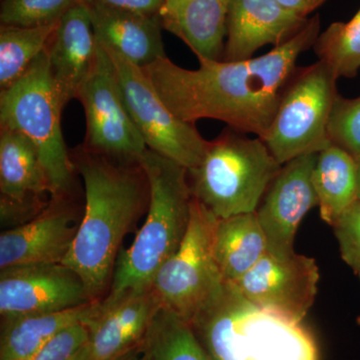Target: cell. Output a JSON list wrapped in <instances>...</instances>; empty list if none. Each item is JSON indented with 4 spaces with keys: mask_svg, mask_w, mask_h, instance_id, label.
Returning a JSON list of instances; mask_svg holds the SVG:
<instances>
[{
    "mask_svg": "<svg viewBox=\"0 0 360 360\" xmlns=\"http://www.w3.org/2000/svg\"><path fill=\"white\" fill-rule=\"evenodd\" d=\"M319 16L310 18L292 39L245 60H198L186 70L161 58L142 70L165 105L182 122L203 118L264 139L276 116L281 94L303 52L321 34Z\"/></svg>",
    "mask_w": 360,
    "mask_h": 360,
    "instance_id": "obj_1",
    "label": "cell"
},
{
    "mask_svg": "<svg viewBox=\"0 0 360 360\" xmlns=\"http://www.w3.org/2000/svg\"><path fill=\"white\" fill-rule=\"evenodd\" d=\"M85 191L84 217L63 264L84 281L92 300H103L112 281L117 253L149 201L139 163L120 162L84 148L75 156Z\"/></svg>",
    "mask_w": 360,
    "mask_h": 360,
    "instance_id": "obj_2",
    "label": "cell"
},
{
    "mask_svg": "<svg viewBox=\"0 0 360 360\" xmlns=\"http://www.w3.org/2000/svg\"><path fill=\"white\" fill-rule=\"evenodd\" d=\"M139 165L148 182V212L134 243L117 258L106 300L151 288L158 270L179 250L191 219L186 168L148 148Z\"/></svg>",
    "mask_w": 360,
    "mask_h": 360,
    "instance_id": "obj_3",
    "label": "cell"
},
{
    "mask_svg": "<svg viewBox=\"0 0 360 360\" xmlns=\"http://www.w3.org/2000/svg\"><path fill=\"white\" fill-rule=\"evenodd\" d=\"M281 167L259 137L227 127L208 141L200 165L187 172L193 198L226 219L257 212Z\"/></svg>",
    "mask_w": 360,
    "mask_h": 360,
    "instance_id": "obj_4",
    "label": "cell"
},
{
    "mask_svg": "<svg viewBox=\"0 0 360 360\" xmlns=\"http://www.w3.org/2000/svg\"><path fill=\"white\" fill-rule=\"evenodd\" d=\"M61 103L49 72L46 51L15 84L0 92V127L25 135L39 153L51 198H70L72 160L61 130Z\"/></svg>",
    "mask_w": 360,
    "mask_h": 360,
    "instance_id": "obj_5",
    "label": "cell"
},
{
    "mask_svg": "<svg viewBox=\"0 0 360 360\" xmlns=\"http://www.w3.org/2000/svg\"><path fill=\"white\" fill-rule=\"evenodd\" d=\"M336 82L335 73L321 61L296 66L262 139L281 165L330 146L328 124L338 96Z\"/></svg>",
    "mask_w": 360,
    "mask_h": 360,
    "instance_id": "obj_6",
    "label": "cell"
},
{
    "mask_svg": "<svg viewBox=\"0 0 360 360\" xmlns=\"http://www.w3.org/2000/svg\"><path fill=\"white\" fill-rule=\"evenodd\" d=\"M217 221L219 217L193 196L186 236L151 284L161 307L187 322L219 295L226 283L213 250Z\"/></svg>",
    "mask_w": 360,
    "mask_h": 360,
    "instance_id": "obj_7",
    "label": "cell"
},
{
    "mask_svg": "<svg viewBox=\"0 0 360 360\" xmlns=\"http://www.w3.org/2000/svg\"><path fill=\"white\" fill-rule=\"evenodd\" d=\"M104 49L112 60L125 105L146 148L187 170L198 167L208 141L201 136L195 124L182 122L169 110L141 68Z\"/></svg>",
    "mask_w": 360,
    "mask_h": 360,
    "instance_id": "obj_8",
    "label": "cell"
},
{
    "mask_svg": "<svg viewBox=\"0 0 360 360\" xmlns=\"http://www.w3.org/2000/svg\"><path fill=\"white\" fill-rule=\"evenodd\" d=\"M77 99L86 120L82 148L120 162L139 163L148 148L125 105L112 60L99 42L96 63Z\"/></svg>",
    "mask_w": 360,
    "mask_h": 360,
    "instance_id": "obj_9",
    "label": "cell"
},
{
    "mask_svg": "<svg viewBox=\"0 0 360 360\" xmlns=\"http://www.w3.org/2000/svg\"><path fill=\"white\" fill-rule=\"evenodd\" d=\"M319 269L314 258L277 257L267 251L236 285L257 309L302 323L317 295Z\"/></svg>",
    "mask_w": 360,
    "mask_h": 360,
    "instance_id": "obj_10",
    "label": "cell"
},
{
    "mask_svg": "<svg viewBox=\"0 0 360 360\" xmlns=\"http://www.w3.org/2000/svg\"><path fill=\"white\" fill-rule=\"evenodd\" d=\"M96 302L84 281L63 264L18 265L1 269L2 319L51 314Z\"/></svg>",
    "mask_w": 360,
    "mask_h": 360,
    "instance_id": "obj_11",
    "label": "cell"
},
{
    "mask_svg": "<svg viewBox=\"0 0 360 360\" xmlns=\"http://www.w3.org/2000/svg\"><path fill=\"white\" fill-rule=\"evenodd\" d=\"M319 153L288 161L272 180L257 214L266 238L267 251L277 257L295 253L296 231L314 206H319L312 172Z\"/></svg>",
    "mask_w": 360,
    "mask_h": 360,
    "instance_id": "obj_12",
    "label": "cell"
},
{
    "mask_svg": "<svg viewBox=\"0 0 360 360\" xmlns=\"http://www.w3.org/2000/svg\"><path fill=\"white\" fill-rule=\"evenodd\" d=\"M70 198H51L28 221L0 236V269L41 264H63L77 236L80 221Z\"/></svg>",
    "mask_w": 360,
    "mask_h": 360,
    "instance_id": "obj_13",
    "label": "cell"
},
{
    "mask_svg": "<svg viewBox=\"0 0 360 360\" xmlns=\"http://www.w3.org/2000/svg\"><path fill=\"white\" fill-rule=\"evenodd\" d=\"M161 303L153 288L103 298L87 319L89 360H116L143 343Z\"/></svg>",
    "mask_w": 360,
    "mask_h": 360,
    "instance_id": "obj_14",
    "label": "cell"
},
{
    "mask_svg": "<svg viewBox=\"0 0 360 360\" xmlns=\"http://www.w3.org/2000/svg\"><path fill=\"white\" fill-rule=\"evenodd\" d=\"M0 193L2 222L39 214L51 195L49 179L39 153L27 139L8 127H0Z\"/></svg>",
    "mask_w": 360,
    "mask_h": 360,
    "instance_id": "obj_15",
    "label": "cell"
},
{
    "mask_svg": "<svg viewBox=\"0 0 360 360\" xmlns=\"http://www.w3.org/2000/svg\"><path fill=\"white\" fill-rule=\"evenodd\" d=\"M97 49L89 4L84 2L63 15L45 49L63 106L77 98L96 63Z\"/></svg>",
    "mask_w": 360,
    "mask_h": 360,
    "instance_id": "obj_16",
    "label": "cell"
},
{
    "mask_svg": "<svg viewBox=\"0 0 360 360\" xmlns=\"http://www.w3.org/2000/svg\"><path fill=\"white\" fill-rule=\"evenodd\" d=\"M309 20L286 11L277 0H231L222 60H245L265 45L283 44Z\"/></svg>",
    "mask_w": 360,
    "mask_h": 360,
    "instance_id": "obj_17",
    "label": "cell"
},
{
    "mask_svg": "<svg viewBox=\"0 0 360 360\" xmlns=\"http://www.w3.org/2000/svg\"><path fill=\"white\" fill-rule=\"evenodd\" d=\"M99 44L143 68L167 56L160 15L120 11L87 0Z\"/></svg>",
    "mask_w": 360,
    "mask_h": 360,
    "instance_id": "obj_18",
    "label": "cell"
},
{
    "mask_svg": "<svg viewBox=\"0 0 360 360\" xmlns=\"http://www.w3.org/2000/svg\"><path fill=\"white\" fill-rule=\"evenodd\" d=\"M231 0H165L161 25L181 39L198 60H222Z\"/></svg>",
    "mask_w": 360,
    "mask_h": 360,
    "instance_id": "obj_19",
    "label": "cell"
},
{
    "mask_svg": "<svg viewBox=\"0 0 360 360\" xmlns=\"http://www.w3.org/2000/svg\"><path fill=\"white\" fill-rule=\"evenodd\" d=\"M245 360H319L316 345L302 323L253 305L238 322Z\"/></svg>",
    "mask_w": 360,
    "mask_h": 360,
    "instance_id": "obj_20",
    "label": "cell"
},
{
    "mask_svg": "<svg viewBox=\"0 0 360 360\" xmlns=\"http://www.w3.org/2000/svg\"><path fill=\"white\" fill-rule=\"evenodd\" d=\"M252 307L236 283L226 281L219 295L189 321L212 360H245L238 322Z\"/></svg>",
    "mask_w": 360,
    "mask_h": 360,
    "instance_id": "obj_21",
    "label": "cell"
},
{
    "mask_svg": "<svg viewBox=\"0 0 360 360\" xmlns=\"http://www.w3.org/2000/svg\"><path fill=\"white\" fill-rule=\"evenodd\" d=\"M101 300L63 311L2 319L0 360H22L34 354L61 331L85 323Z\"/></svg>",
    "mask_w": 360,
    "mask_h": 360,
    "instance_id": "obj_22",
    "label": "cell"
},
{
    "mask_svg": "<svg viewBox=\"0 0 360 360\" xmlns=\"http://www.w3.org/2000/svg\"><path fill=\"white\" fill-rule=\"evenodd\" d=\"M213 250L225 281H240L267 252L266 238L257 212L219 219Z\"/></svg>",
    "mask_w": 360,
    "mask_h": 360,
    "instance_id": "obj_23",
    "label": "cell"
},
{
    "mask_svg": "<svg viewBox=\"0 0 360 360\" xmlns=\"http://www.w3.org/2000/svg\"><path fill=\"white\" fill-rule=\"evenodd\" d=\"M312 184L321 219L333 226L341 213L359 200L356 160L330 144L317 155Z\"/></svg>",
    "mask_w": 360,
    "mask_h": 360,
    "instance_id": "obj_24",
    "label": "cell"
},
{
    "mask_svg": "<svg viewBox=\"0 0 360 360\" xmlns=\"http://www.w3.org/2000/svg\"><path fill=\"white\" fill-rule=\"evenodd\" d=\"M151 360H212L189 322L161 307L143 341Z\"/></svg>",
    "mask_w": 360,
    "mask_h": 360,
    "instance_id": "obj_25",
    "label": "cell"
},
{
    "mask_svg": "<svg viewBox=\"0 0 360 360\" xmlns=\"http://www.w3.org/2000/svg\"><path fill=\"white\" fill-rule=\"evenodd\" d=\"M59 21L35 27L0 26V89L15 84L44 53Z\"/></svg>",
    "mask_w": 360,
    "mask_h": 360,
    "instance_id": "obj_26",
    "label": "cell"
},
{
    "mask_svg": "<svg viewBox=\"0 0 360 360\" xmlns=\"http://www.w3.org/2000/svg\"><path fill=\"white\" fill-rule=\"evenodd\" d=\"M312 49L336 77L354 78L360 70V8L347 22H333Z\"/></svg>",
    "mask_w": 360,
    "mask_h": 360,
    "instance_id": "obj_27",
    "label": "cell"
},
{
    "mask_svg": "<svg viewBox=\"0 0 360 360\" xmlns=\"http://www.w3.org/2000/svg\"><path fill=\"white\" fill-rule=\"evenodd\" d=\"M87 0H1V25L35 27L58 22L71 8Z\"/></svg>",
    "mask_w": 360,
    "mask_h": 360,
    "instance_id": "obj_28",
    "label": "cell"
},
{
    "mask_svg": "<svg viewBox=\"0 0 360 360\" xmlns=\"http://www.w3.org/2000/svg\"><path fill=\"white\" fill-rule=\"evenodd\" d=\"M328 136L333 146L360 160V96L336 97L328 124Z\"/></svg>",
    "mask_w": 360,
    "mask_h": 360,
    "instance_id": "obj_29",
    "label": "cell"
},
{
    "mask_svg": "<svg viewBox=\"0 0 360 360\" xmlns=\"http://www.w3.org/2000/svg\"><path fill=\"white\" fill-rule=\"evenodd\" d=\"M335 238L340 245L341 258L360 274V200H355L333 224Z\"/></svg>",
    "mask_w": 360,
    "mask_h": 360,
    "instance_id": "obj_30",
    "label": "cell"
},
{
    "mask_svg": "<svg viewBox=\"0 0 360 360\" xmlns=\"http://www.w3.org/2000/svg\"><path fill=\"white\" fill-rule=\"evenodd\" d=\"M89 342V331L86 326L75 324L22 360H70Z\"/></svg>",
    "mask_w": 360,
    "mask_h": 360,
    "instance_id": "obj_31",
    "label": "cell"
},
{
    "mask_svg": "<svg viewBox=\"0 0 360 360\" xmlns=\"http://www.w3.org/2000/svg\"><path fill=\"white\" fill-rule=\"evenodd\" d=\"M101 6L129 13L155 15L160 13L165 0H91Z\"/></svg>",
    "mask_w": 360,
    "mask_h": 360,
    "instance_id": "obj_32",
    "label": "cell"
},
{
    "mask_svg": "<svg viewBox=\"0 0 360 360\" xmlns=\"http://www.w3.org/2000/svg\"><path fill=\"white\" fill-rule=\"evenodd\" d=\"M326 0H277L279 4L290 13L307 18L309 13H314Z\"/></svg>",
    "mask_w": 360,
    "mask_h": 360,
    "instance_id": "obj_33",
    "label": "cell"
},
{
    "mask_svg": "<svg viewBox=\"0 0 360 360\" xmlns=\"http://www.w3.org/2000/svg\"><path fill=\"white\" fill-rule=\"evenodd\" d=\"M116 360H151L148 352H146L143 343L139 347H135L134 349L130 350L129 352L122 355V357Z\"/></svg>",
    "mask_w": 360,
    "mask_h": 360,
    "instance_id": "obj_34",
    "label": "cell"
},
{
    "mask_svg": "<svg viewBox=\"0 0 360 360\" xmlns=\"http://www.w3.org/2000/svg\"><path fill=\"white\" fill-rule=\"evenodd\" d=\"M90 359V348L89 342L82 350L77 352L75 356L70 360H89Z\"/></svg>",
    "mask_w": 360,
    "mask_h": 360,
    "instance_id": "obj_35",
    "label": "cell"
},
{
    "mask_svg": "<svg viewBox=\"0 0 360 360\" xmlns=\"http://www.w3.org/2000/svg\"><path fill=\"white\" fill-rule=\"evenodd\" d=\"M357 162V175H359V198L360 200V160Z\"/></svg>",
    "mask_w": 360,
    "mask_h": 360,
    "instance_id": "obj_36",
    "label": "cell"
},
{
    "mask_svg": "<svg viewBox=\"0 0 360 360\" xmlns=\"http://www.w3.org/2000/svg\"><path fill=\"white\" fill-rule=\"evenodd\" d=\"M357 323H359L360 326V316L359 317V319H357Z\"/></svg>",
    "mask_w": 360,
    "mask_h": 360,
    "instance_id": "obj_37",
    "label": "cell"
},
{
    "mask_svg": "<svg viewBox=\"0 0 360 360\" xmlns=\"http://www.w3.org/2000/svg\"><path fill=\"white\" fill-rule=\"evenodd\" d=\"M359 279H360V274H359Z\"/></svg>",
    "mask_w": 360,
    "mask_h": 360,
    "instance_id": "obj_38",
    "label": "cell"
}]
</instances>
